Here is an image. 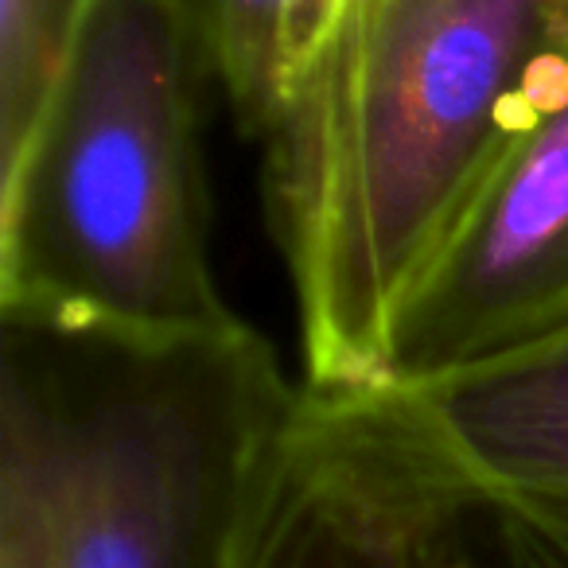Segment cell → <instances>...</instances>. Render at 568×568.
Segmentation results:
<instances>
[{"mask_svg":"<svg viewBox=\"0 0 568 568\" xmlns=\"http://www.w3.org/2000/svg\"><path fill=\"white\" fill-rule=\"evenodd\" d=\"M565 59L568 0L343 4L257 141L301 386H382L397 308Z\"/></svg>","mask_w":568,"mask_h":568,"instance_id":"6da1fadb","label":"cell"},{"mask_svg":"<svg viewBox=\"0 0 568 568\" xmlns=\"http://www.w3.org/2000/svg\"><path fill=\"white\" fill-rule=\"evenodd\" d=\"M296 397L250 324L133 335L0 308V568H234Z\"/></svg>","mask_w":568,"mask_h":568,"instance_id":"7a4b0ae2","label":"cell"},{"mask_svg":"<svg viewBox=\"0 0 568 568\" xmlns=\"http://www.w3.org/2000/svg\"><path fill=\"white\" fill-rule=\"evenodd\" d=\"M187 0H98L24 164L0 180V308L133 335H226L206 245Z\"/></svg>","mask_w":568,"mask_h":568,"instance_id":"3957f363","label":"cell"},{"mask_svg":"<svg viewBox=\"0 0 568 568\" xmlns=\"http://www.w3.org/2000/svg\"><path fill=\"white\" fill-rule=\"evenodd\" d=\"M234 568H568V498L467 467L394 386H301Z\"/></svg>","mask_w":568,"mask_h":568,"instance_id":"277c9868","label":"cell"},{"mask_svg":"<svg viewBox=\"0 0 568 568\" xmlns=\"http://www.w3.org/2000/svg\"><path fill=\"white\" fill-rule=\"evenodd\" d=\"M568 332V59L389 327L382 386L417 389Z\"/></svg>","mask_w":568,"mask_h":568,"instance_id":"5b68a950","label":"cell"},{"mask_svg":"<svg viewBox=\"0 0 568 568\" xmlns=\"http://www.w3.org/2000/svg\"><path fill=\"white\" fill-rule=\"evenodd\" d=\"M402 394L479 475L568 498V332Z\"/></svg>","mask_w":568,"mask_h":568,"instance_id":"8992f818","label":"cell"},{"mask_svg":"<svg viewBox=\"0 0 568 568\" xmlns=\"http://www.w3.org/2000/svg\"><path fill=\"white\" fill-rule=\"evenodd\" d=\"M98 0H0V180L24 164Z\"/></svg>","mask_w":568,"mask_h":568,"instance_id":"52a82bcc","label":"cell"},{"mask_svg":"<svg viewBox=\"0 0 568 568\" xmlns=\"http://www.w3.org/2000/svg\"><path fill=\"white\" fill-rule=\"evenodd\" d=\"M301 4L308 0H187L206 71L253 141L268 129L288 82V36Z\"/></svg>","mask_w":568,"mask_h":568,"instance_id":"ba28073f","label":"cell"}]
</instances>
